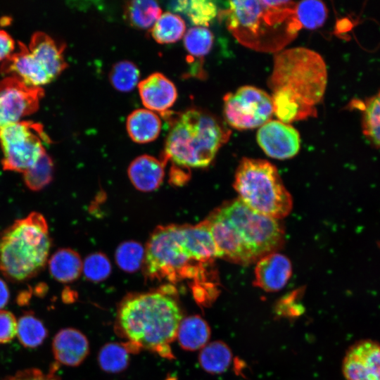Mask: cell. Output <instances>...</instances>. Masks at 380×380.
<instances>
[{
  "instance_id": "obj_1",
  "label": "cell",
  "mask_w": 380,
  "mask_h": 380,
  "mask_svg": "<svg viewBox=\"0 0 380 380\" xmlns=\"http://www.w3.org/2000/svg\"><path fill=\"white\" fill-rule=\"evenodd\" d=\"M215 258V246L205 220L195 225L159 226L148 241L144 270L152 279L196 281L205 278Z\"/></svg>"
},
{
  "instance_id": "obj_2",
  "label": "cell",
  "mask_w": 380,
  "mask_h": 380,
  "mask_svg": "<svg viewBox=\"0 0 380 380\" xmlns=\"http://www.w3.org/2000/svg\"><path fill=\"white\" fill-rule=\"evenodd\" d=\"M296 4L292 1H232L222 14L240 44L257 51L277 52L302 28Z\"/></svg>"
},
{
  "instance_id": "obj_3",
  "label": "cell",
  "mask_w": 380,
  "mask_h": 380,
  "mask_svg": "<svg viewBox=\"0 0 380 380\" xmlns=\"http://www.w3.org/2000/svg\"><path fill=\"white\" fill-rule=\"evenodd\" d=\"M182 319L176 300L163 291L130 295L120 305V332L135 349H148L170 357V344Z\"/></svg>"
},
{
  "instance_id": "obj_4",
  "label": "cell",
  "mask_w": 380,
  "mask_h": 380,
  "mask_svg": "<svg viewBox=\"0 0 380 380\" xmlns=\"http://www.w3.org/2000/svg\"><path fill=\"white\" fill-rule=\"evenodd\" d=\"M51 246L46 220L32 212L1 233L0 272L13 282L30 279L45 267Z\"/></svg>"
},
{
  "instance_id": "obj_5",
  "label": "cell",
  "mask_w": 380,
  "mask_h": 380,
  "mask_svg": "<svg viewBox=\"0 0 380 380\" xmlns=\"http://www.w3.org/2000/svg\"><path fill=\"white\" fill-rule=\"evenodd\" d=\"M230 132L216 118L199 109L191 108L175 119L165 144L163 160H172L185 167H207Z\"/></svg>"
},
{
  "instance_id": "obj_6",
  "label": "cell",
  "mask_w": 380,
  "mask_h": 380,
  "mask_svg": "<svg viewBox=\"0 0 380 380\" xmlns=\"http://www.w3.org/2000/svg\"><path fill=\"white\" fill-rule=\"evenodd\" d=\"M327 82L326 64L318 53L296 47L275 56L269 79L272 91L286 89L305 104L315 107L324 96Z\"/></svg>"
},
{
  "instance_id": "obj_7",
  "label": "cell",
  "mask_w": 380,
  "mask_h": 380,
  "mask_svg": "<svg viewBox=\"0 0 380 380\" xmlns=\"http://www.w3.org/2000/svg\"><path fill=\"white\" fill-rule=\"evenodd\" d=\"M234 187L239 198L258 213L278 220L291 210V196L276 167L267 160L242 158L236 171Z\"/></svg>"
},
{
  "instance_id": "obj_8",
  "label": "cell",
  "mask_w": 380,
  "mask_h": 380,
  "mask_svg": "<svg viewBox=\"0 0 380 380\" xmlns=\"http://www.w3.org/2000/svg\"><path fill=\"white\" fill-rule=\"evenodd\" d=\"M65 45L42 32L34 33L28 46L18 42V50L5 59L0 72L27 86L41 87L56 79L67 67Z\"/></svg>"
},
{
  "instance_id": "obj_9",
  "label": "cell",
  "mask_w": 380,
  "mask_h": 380,
  "mask_svg": "<svg viewBox=\"0 0 380 380\" xmlns=\"http://www.w3.org/2000/svg\"><path fill=\"white\" fill-rule=\"evenodd\" d=\"M257 260L275 253L284 242V229L277 219L258 213L239 198L217 208Z\"/></svg>"
},
{
  "instance_id": "obj_10",
  "label": "cell",
  "mask_w": 380,
  "mask_h": 380,
  "mask_svg": "<svg viewBox=\"0 0 380 380\" xmlns=\"http://www.w3.org/2000/svg\"><path fill=\"white\" fill-rule=\"evenodd\" d=\"M50 143L39 123L20 120L5 126L0 129L3 169L23 173L46 153L44 146Z\"/></svg>"
},
{
  "instance_id": "obj_11",
  "label": "cell",
  "mask_w": 380,
  "mask_h": 380,
  "mask_svg": "<svg viewBox=\"0 0 380 380\" xmlns=\"http://www.w3.org/2000/svg\"><path fill=\"white\" fill-rule=\"evenodd\" d=\"M272 97L253 86H243L224 96V115L233 128L243 130L261 127L273 114Z\"/></svg>"
},
{
  "instance_id": "obj_12",
  "label": "cell",
  "mask_w": 380,
  "mask_h": 380,
  "mask_svg": "<svg viewBox=\"0 0 380 380\" xmlns=\"http://www.w3.org/2000/svg\"><path fill=\"white\" fill-rule=\"evenodd\" d=\"M44 95L42 87L26 85L13 77L0 81V129L34 113Z\"/></svg>"
},
{
  "instance_id": "obj_13",
  "label": "cell",
  "mask_w": 380,
  "mask_h": 380,
  "mask_svg": "<svg viewBox=\"0 0 380 380\" xmlns=\"http://www.w3.org/2000/svg\"><path fill=\"white\" fill-rule=\"evenodd\" d=\"M205 220L215 246L217 257L241 265L258 261L232 224L217 209Z\"/></svg>"
},
{
  "instance_id": "obj_14",
  "label": "cell",
  "mask_w": 380,
  "mask_h": 380,
  "mask_svg": "<svg viewBox=\"0 0 380 380\" xmlns=\"http://www.w3.org/2000/svg\"><path fill=\"white\" fill-rule=\"evenodd\" d=\"M257 141L270 157L284 160L295 156L299 151L300 138L291 125L272 120L260 127Z\"/></svg>"
},
{
  "instance_id": "obj_15",
  "label": "cell",
  "mask_w": 380,
  "mask_h": 380,
  "mask_svg": "<svg viewBox=\"0 0 380 380\" xmlns=\"http://www.w3.org/2000/svg\"><path fill=\"white\" fill-rule=\"evenodd\" d=\"M346 380H380V343L361 341L347 351L343 362Z\"/></svg>"
},
{
  "instance_id": "obj_16",
  "label": "cell",
  "mask_w": 380,
  "mask_h": 380,
  "mask_svg": "<svg viewBox=\"0 0 380 380\" xmlns=\"http://www.w3.org/2000/svg\"><path fill=\"white\" fill-rule=\"evenodd\" d=\"M138 89L143 105L153 112H166L177 98L175 85L160 72H154L141 80Z\"/></svg>"
},
{
  "instance_id": "obj_17",
  "label": "cell",
  "mask_w": 380,
  "mask_h": 380,
  "mask_svg": "<svg viewBox=\"0 0 380 380\" xmlns=\"http://www.w3.org/2000/svg\"><path fill=\"white\" fill-rule=\"evenodd\" d=\"M292 274L290 260L284 255L272 253L258 260L253 284L267 292L283 289Z\"/></svg>"
},
{
  "instance_id": "obj_18",
  "label": "cell",
  "mask_w": 380,
  "mask_h": 380,
  "mask_svg": "<svg viewBox=\"0 0 380 380\" xmlns=\"http://www.w3.org/2000/svg\"><path fill=\"white\" fill-rule=\"evenodd\" d=\"M52 350L58 362L75 367L86 358L89 346L87 337L81 331L73 328H65L54 336Z\"/></svg>"
},
{
  "instance_id": "obj_19",
  "label": "cell",
  "mask_w": 380,
  "mask_h": 380,
  "mask_svg": "<svg viewBox=\"0 0 380 380\" xmlns=\"http://www.w3.org/2000/svg\"><path fill=\"white\" fill-rule=\"evenodd\" d=\"M166 163L148 155L136 158L129 165L128 175L132 184L139 191H152L163 182Z\"/></svg>"
},
{
  "instance_id": "obj_20",
  "label": "cell",
  "mask_w": 380,
  "mask_h": 380,
  "mask_svg": "<svg viewBox=\"0 0 380 380\" xmlns=\"http://www.w3.org/2000/svg\"><path fill=\"white\" fill-rule=\"evenodd\" d=\"M272 91L273 112L279 121L289 124L316 115L315 107L305 104L287 90L278 89Z\"/></svg>"
},
{
  "instance_id": "obj_21",
  "label": "cell",
  "mask_w": 380,
  "mask_h": 380,
  "mask_svg": "<svg viewBox=\"0 0 380 380\" xmlns=\"http://www.w3.org/2000/svg\"><path fill=\"white\" fill-rule=\"evenodd\" d=\"M126 127L132 141L146 144L154 141L158 137L161 130V120L154 112L140 108L129 115Z\"/></svg>"
},
{
  "instance_id": "obj_22",
  "label": "cell",
  "mask_w": 380,
  "mask_h": 380,
  "mask_svg": "<svg viewBox=\"0 0 380 380\" xmlns=\"http://www.w3.org/2000/svg\"><path fill=\"white\" fill-rule=\"evenodd\" d=\"M210 336V329L207 322L199 315H191L182 319L176 338L182 348L196 350L203 348Z\"/></svg>"
},
{
  "instance_id": "obj_23",
  "label": "cell",
  "mask_w": 380,
  "mask_h": 380,
  "mask_svg": "<svg viewBox=\"0 0 380 380\" xmlns=\"http://www.w3.org/2000/svg\"><path fill=\"white\" fill-rule=\"evenodd\" d=\"M51 277L62 283L76 280L82 271V262L80 255L70 248L57 250L48 260Z\"/></svg>"
},
{
  "instance_id": "obj_24",
  "label": "cell",
  "mask_w": 380,
  "mask_h": 380,
  "mask_svg": "<svg viewBox=\"0 0 380 380\" xmlns=\"http://www.w3.org/2000/svg\"><path fill=\"white\" fill-rule=\"evenodd\" d=\"M168 9L184 14L196 27H207L217 14L214 1L208 0H178L167 3Z\"/></svg>"
},
{
  "instance_id": "obj_25",
  "label": "cell",
  "mask_w": 380,
  "mask_h": 380,
  "mask_svg": "<svg viewBox=\"0 0 380 380\" xmlns=\"http://www.w3.org/2000/svg\"><path fill=\"white\" fill-rule=\"evenodd\" d=\"M162 14L158 4L152 0L127 1L124 6V15L130 25L139 29H148Z\"/></svg>"
},
{
  "instance_id": "obj_26",
  "label": "cell",
  "mask_w": 380,
  "mask_h": 380,
  "mask_svg": "<svg viewBox=\"0 0 380 380\" xmlns=\"http://www.w3.org/2000/svg\"><path fill=\"white\" fill-rule=\"evenodd\" d=\"M232 360V353L229 347L221 341L207 343L201 348L198 362L205 372L210 374H220L229 368Z\"/></svg>"
},
{
  "instance_id": "obj_27",
  "label": "cell",
  "mask_w": 380,
  "mask_h": 380,
  "mask_svg": "<svg viewBox=\"0 0 380 380\" xmlns=\"http://www.w3.org/2000/svg\"><path fill=\"white\" fill-rule=\"evenodd\" d=\"M186 24L177 14L167 11L160 15L151 30L153 39L159 44H172L185 34Z\"/></svg>"
},
{
  "instance_id": "obj_28",
  "label": "cell",
  "mask_w": 380,
  "mask_h": 380,
  "mask_svg": "<svg viewBox=\"0 0 380 380\" xmlns=\"http://www.w3.org/2000/svg\"><path fill=\"white\" fill-rule=\"evenodd\" d=\"M16 335L22 345L34 348L43 343L47 331L42 321L34 315L26 313L17 321Z\"/></svg>"
},
{
  "instance_id": "obj_29",
  "label": "cell",
  "mask_w": 380,
  "mask_h": 380,
  "mask_svg": "<svg viewBox=\"0 0 380 380\" xmlns=\"http://www.w3.org/2000/svg\"><path fill=\"white\" fill-rule=\"evenodd\" d=\"M129 349L132 348L122 343L105 344L99 353V366L106 372L117 373L123 371L129 364Z\"/></svg>"
},
{
  "instance_id": "obj_30",
  "label": "cell",
  "mask_w": 380,
  "mask_h": 380,
  "mask_svg": "<svg viewBox=\"0 0 380 380\" xmlns=\"http://www.w3.org/2000/svg\"><path fill=\"white\" fill-rule=\"evenodd\" d=\"M362 127L367 139L380 148V91L365 103Z\"/></svg>"
},
{
  "instance_id": "obj_31",
  "label": "cell",
  "mask_w": 380,
  "mask_h": 380,
  "mask_svg": "<svg viewBox=\"0 0 380 380\" xmlns=\"http://www.w3.org/2000/svg\"><path fill=\"white\" fill-rule=\"evenodd\" d=\"M296 18L301 27L314 30L321 27L327 16L325 4L317 0L303 1L296 3Z\"/></svg>"
},
{
  "instance_id": "obj_32",
  "label": "cell",
  "mask_w": 380,
  "mask_h": 380,
  "mask_svg": "<svg viewBox=\"0 0 380 380\" xmlns=\"http://www.w3.org/2000/svg\"><path fill=\"white\" fill-rule=\"evenodd\" d=\"M140 71L138 67L129 61H122L113 65L109 80L113 87L122 92L132 91L139 84Z\"/></svg>"
},
{
  "instance_id": "obj_33",
  "label": "cell",
  "mask_w": 380,
  "mask_h": 380,
  "mask_svg": "<svg viewBox=\"0 0 380 380\" xmlns=\"http://www.w3.org/2000/svg\"><path fill=\"white\" fill-rule=\"evenodd\" d=\"M23 174L24 183L29 189L34 191H40L53 179V160L47 153H45L33 166Z\"/></svg>"
},
{
  "instance_id": "obj_34",
  "label": "cell",
  "mask_w": 380,
  "mask_h": 380,
  "mask_svg": "<svg viewBox=\"0 0 380 380\" xmlns=\"http://www.w3.org/2000/svg\"><path fill=\"white\" fill-rule=\"evenodd\" d=\"M213 40V34L208 29L194 27L185 33L184 45L191 56L201 58L210 52Z\"/></svg>"
},
{
  "instance_id": "obj_35",
  "label": "cell",
  "mask_w": 380,
  "mask_h": 380,
  "mask_svg": "<svg viewBox=\"0 0 380 380\" xmlns=\"http://www.w3.org/2000/svg\"><path fill=\"white\" fill-rule=\"evenodd\" d=\"M145 251L143 246L136 241H125L118 247L115 260L120 269L132 272L138 270L144 262Z\"/></svg>"
},
{
  "instance_id": "obj_36",
  "label": "cell",
  "mask_w": 380,
  "mask_h": 380,
  "mask_svg": "<svg viewBox=\"0 0 380 380\" xmlns=\"http://www.w3.org/2000/svg\"><path fill=\"white\" fill-rule=\"evenodd\" d=\"M85 277L91 281H101L110 274L111 265L108 258L103 253H96L87 256L82 264Z\"/></svg>"
},
{
  "instance_id": "obj_37",
  "label": "cell",
  "mask_w": 380,
  "mask_h": 380,
  "mask_svg": "<svg viewBox=\"0 0 380 380\" xmlns=\"http://www.w3.org/2000/svg\"><path fill=\"white\" fill-rule=\"evenodd\" d=\"M17 334V320L9 311L0 310V343L10 342Z\"/></svg>"
},
{
  "instance_id": "obj_38",
  "label": "cell",
  "mask_w": 380,
  "mask_h": 380,
  "mask_svg": "<svg viewBox=\"0 0 380 380\" xmlns=\"http://www.w3.org/2000/svg\"><path fill=\"white\" fill-rule=\"evenodd\" d=\"M4 380H61L53 371L48 373L42 370L31 368L16 372L13 375L5 378Z\"/></svg>"
},
{
  "instance_id": "obj_39",
  "label": "cell",
  "mask_w": 380,
  "mask_h": 380,
  "mask_svg": "<svg viewBox=\"0 0 380 380\" xmlns=\"http://www.w3.org/2000/svg\"><path fill=\"white\" fill-rule=\"evenodd\" d=\"M15 42L6 31L0 30V61H4L13 53Z\"/></svg>"
},
{
  "instance_id": "obj_40",
  "label": "cell",
  "mask_w": 380,
  "mask_h": 380,
  "mask_svg": "<svg viewBox=\"0 0 380 380\" xmlns=\"http://www.w3.org/2000/svg\"><path fill=\"white\" fill-rule=\"evenodd\" d=\"M10 293L6 283L0 278V310H2L8 303Z\"/></svg>"
}]
</instances>
